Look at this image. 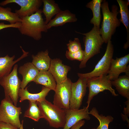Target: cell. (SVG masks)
<instances>
[{
	"mask_svg": "<svg viewBox=\"0 0 129 129\" xmlns=\"http://www.w3.org/2000/svg\"><path fill=\"white\" fill-rule=\"evenodd\" d=\"M125 104L126 107H124V113L125 115L128 117L129 115V99H127V101L125 102Z\"/></svg>",
	"mask_w": 129,
	"mask_h": 129,
	"instance_id": "d6a6232c",
	"label": "cell"
},
{
	"mask_svg": "<svg viewBox=\"0 0 129 129\" xmlns=\"http://www.w3.org/2000/svg\"><path fill=\"white\" fill-rule=\"evenodd\" d=\"M91 129H96V128H92Z\"/></svg>",
	"mask_w": 129,
	"mask_h": 129,
	"instance_id": "8d00e7d4",
	"label": "cell"
},
{
	"mask_svg": "<svg viewBox=\"0 0 129 129\" xmlns=\"http://www.w3.org/2000/svg\"><path fill=\"white\" fill-rule=\"evenodd\" d=\"M37 84L42 85L51 90L55 91L56 83L54 77L48 71H39L33 81Z\"/></svg>",
	"mask_w": 129,
	"mask_h": 129,
	"instance_id": "ffe728a7",
	"label": "cell"
},
{
	"mask_svg": "<svg viewBox=\"0 0 129 129\" xmlns=\"http://www.w3.org/2000/svg\"><path fill=\"white\" fill-rule=\"evenodd\" d=\"M18 65H15L12 71L7 75L0 80V85L3 88L5 97H9L16 106L18 92L21 81L17 76Z\"/></svg>",
	"mask_w": 129,
	"mask_h": 129,
	"instance_id": "8992f818",
	"label": "cell"
},
{
	"mask_svg": "<svg viewBox=\"0 0 129 129\" xmlns=\"http://www.w3.org/2000/svg\"><path fill=\"white\" fill-rule=\"evenodd\" d=\"M23 121L22 120V123L21 124V126L20 128V129H23Z\"/></svg>",
	"mask_w": 129,
	"mask_h": 129,
	"instance_id": "d590c367",
	"label": "cell"
},
{
	"mask_svg": "<svg viewBox=\"0 0 129 129\" xmlns=\"http://www.w3.org/2000/svg\"><path fill=\"white\" fill-rule=\"evenodd\" d=\"M20 107H17L9 97H5L0 105V122L9 123L18 129L21 125L19 116L21 114Z\"/></svg>",
	"mask_w": 129,
	"mask_h": 129,
	"instance_id": "5b68a950",
	"label": "cell"
},
{
	"mask_svg": "<svg viewBox=\"0 0 129 129\" xmlns=\"http://www.w3.org/2000/svg\"><path fill=\"white\" fill-rule=\"evenodd\" d=\"M87 80V78L79 77L76 82L72 83L70 104V108L79 109L86 92Z\"/></svg>",
	"mask_w": 129,
	"mask_h": 129,
	"instance_id": "30bf717a",
	"label": "cell"
},
{
	"mask_svg": "<svg viewBox=\"0 0 129 129\" xmlns=\"http://www.w3.org/2000/svg\"><path fill=\"white\" fill-rule=\"evenodd\" d=\"M77 21L75 15L69 10H61L56 15L54 18L46 24V28L48 30L53 27L62 26L66 23L75 22Z\"/></svg>",
	"mask_w": 129,
	"mask_h": 129,
	"instance_id": "2e32d148",
	"label": "cell"
},
{
	"mask_svg": "<svg viewBox=\"0 0 129 129\" xmlns=\"http://www.w3.org/2000/svg\"><path fill=\"white\" fill-rule=\"evenodd\" d=\"M102 0H93L88 3L86 7L90 9L92 11L93 17L90 21V23L95 26L100 28L101 21L100 12L101 4Z\"/></svg>",
	"mask_w": 129,
	"mask_h": 129,
	"instance_id": "cb8c5ba5",
	"label": "cell"
},
{
	"mask_svg": "<svg viewBox=\"0 0 129 129\" xmlns=\"http://www.w3.org/2000/svg\"><path fill=\"white\" fill-rule=\"evenodd\" d=\"M43 4L42 12L44 15L47 24L51 20L52 17L61 11L58 4L53 0H43Z\"/></svg>",
	"mask_w": 129,
	"mask_h": 129,
	"instance_id": "603a6c76",
	"label": "cell"
},
{
	"mask_svg": "<svg viewBox=\"0 0 129 129\" xmlns=\"http://www.w3.org/2000/svg\"><path fill=\"white\" fill-rule=\"evenodd\" d=\"M100 29L94 26L90 31L86 33L76 32L85 36L83 38L85 47L84 56L79 65L80 69L85 68L87 61L100 53V49L104 42L99 32Z\"/></svg>",
	"mask_w": 129,
	"mask_h": 129,
	"instance_id": "3957f363",
	"label": "cell"
},
{
	"mask_svg": "<svg viewBox=\"0 0 129 129\" xmlns=\"http://www.w3.org/2000/svg\"><path fill=\"white\" fill-rule=\"evenodd\" d=\"M27 87L24 89L20 88L19 91L18 96L20 97V102H22L25 100L29 101L41 102L45 100L46 97L50 91L49 89L43 86L41 91L37 93H31L29 92Z\"/></svg>",
	"mask_w": 129,
	"mask_h": 129,
	"instance_id": "ac0fdd59",
	"label": "cell"
},
{
	"mask_svg": "<svg viewBox=\"0 0 129 129\" xmlns=\"http://www.w3.org/2000/svg\"><path fill=\"white\" fill-rule=\"evenodd\" d=\"M70 69L69 66L63 64L62 61L60 59L56 58L51 59L48 71L52 75L57 84L66 79L67 73Z\"/></svg>",
	"mask_w": 129,
	"mask_h": 129,
	"instance_id": "4fadbf2b",
	"label": "cell"
},
{
	"mask_svg": "<svg viewBox=\"0 0 129 129\" xmlns=\"http://www.w3.org/2000/svg\"><path fill=\"white\" fill-rule=\"evenodd\" d=\"M11 11L10 8H4L0 6V21H7L10 24L21 22V19L19 16Z\"/></svg>",
	"mask_w": 129,
	"mask_h": 129,
	"instance_id": "4316f807",
	"label": "cell"
},
{
	"mask_svg": "<svg viewBox=\"0 0 129 129\" xmlns=\"http://www.w3.org/2000/svg\"><path fill=\"white\" fill-rule=\"evenodd\" d=\"M111 83L120 95L129 99V77L125 75L119 76L117 79L111 81Z\"/></svg>",
	"mask_w": 129,
	"mask_h": 129,
	"instance_id": "7402d4cb",
	"label": "cell"
},
{
	"mask_svg": "<svg viewBox=\"0 0 129 129\" xmlns=\"http://www.w3.org/2000/svg\"><path fill=\"white\" fill-rule=\"evenodd\" d=\"M122 117L123 120H124V121L126 120L127 121L128 124V126L129 127V120L128 118V117L126 115H123V114H122Z\"/></svg>",
	"mask_w": 129,
	"mask_h": 129,
	"instance_id": "836d02e7",
	"label": "cell"
},
{
	"mask_svg": "<svg viewBox=\"0 0 129 129\" xmlns=\"http://www.w3.org/2000/svg\"><path fill=\"white\" fill-rule=\"evenodd\" d=\"M21 48L23 54L16 60L13 61L15 55L11 57L7 55L4 57H0V80L10 73L12 66L15 63L27 56L28 52L25 51L21 47Z\"/></svg>",
	"mask_w": 129,
	"mask_h": 129,
	"instance_id": "e0dca14e",
	"label": "cell"
},
{
	"mask_svg": "<svg viewBox=\"0 0 129 129\" xmlns=\"http://www.w3.org/2000/svg\"><path fill=\"white\" fill-rule=\"evenodd\" d=\"M120 8L119 12L121 17L119 20L126 27L127 33V42L124 44V48L127 49L129 46V11L128 5L127 1L122 0H117Z\"/></svg>",
	"mask_w": 129,
	"mask_h": 129,
	"instance_id": "44dd1931",
	"label": "cell"
},
{
	"mask_svg": "<svg viewBox=\"0 0 129 129\" xmlns=\"http://www.w3.org/2000/svg\"><path fill=\"white\" fill-rule=\"evenodd\" d=\"M41 0H6L0 3V5L4 6L11 3H16L21 8L16 10L15 13L20 18L30 16L38 11L43 3Z\"/></svg>",
	"mask_w": 129,
	"mask_h": 129,
	"instance_id": "8fae6325",
	"label": "cell"
},
{
	"mask_svg": "<svg viewBox=\"0 0 129 129\" xmlns=\"http://www.w3.org/2000/svg\"><path fill=\"white\" fill-rule=\"evenodd\" d=\"M32 62L39 71L48 70L51 59L48 55V49L38 52L35 55H32Z\"/></svg>",
	"mask_w": 129,
	"mask_h": 129,
	"instance_id": "d6986e66",
	"label": "cell"
},
{
	"mask_svg": "<svg viewBox=\"0 0 129 129\" xmlns=\"http://www.w3.org/2000/svg\"><path fill=\"white\" fill-rule=\"evenodd\" d=\"M129 62V54L120 58L112 59L108 76L110 80L113 81L117 79L121 73H125Z\"/></svg>",
	"mask_w": 129,
	"mask_h": 129,
	"instance_id": "5bb4252c",
	"label": "cell"
},
{
	"mask_svg": "<svg viewBox=\"0 0 129 129\" xmlns=\"http://www.w3.org/2000/svg\"><path fill=\"white\" fill-rule=\"evenodd\" d=\"M42 13V10L39 9L30 16L20 18L21 25L18 28L20 32L36 40H40L42 37V32L48 31Z\"/></svg>",
	"mask_w": 129,
	"mask_h": 129,
	"instance_id": "6da1fadb",
	"label": "cell"
},
{
	"mask_svg": "<svg viewBox=\"0 0 129 129\" xmlns=\"http://www.w3.org/2000/svg\"><path fill=\"white\" fill-rule=\"evenodd\" d=\"M89 108L84 107L80 109L69 108L65 109L66 113V121L63 129H70L73 125L79 121L85 119H90L91 117L89 113Z\"/></svg>",
	"mask_w": 129,
	"mask_h": 129,
	"instance_id": "7c38bea8",
	"label": "cell"
},
{
	"mask_svg": "<svg viewBox=\"0 0 129 129\" xmlns=\"http://www.w3.org/2000/svg\"><path fill=\"white\" fill-rule=\"evenodd\" d=\"M111 81L107 75L87 78V87L89 89V93L86 103L89 108L91 102L93 97L101 92L105 90L109 91L114 96L118 95L112 87Z\"/></svg>",
	"mask_w": 129,
	"mask_h": 129,
	"instance_id": "52a82bcc",
	"label": "cell"
},
{
	"mask_svg": "<svg viewBox=\"0 0 129 129\" xmlns=\"http://www.w3.org/2000/svg\"><path fill=\"white\" fill-rule=\"evenodd\" d=\"M125 75L129 77V65L127 66V67L125 72Z\"/></svg>",
	"mask_w": 129,
	"mask_h": 129,
	"instance_id": "e575fe53",
	"label": "cell"
},
{
	"mask_svg": "<svg viewBox=\"0 0 129 129\" xmlns=\"http://www.w3.org/2000/svg\"><path fill=\"white\" fill-rule=\"evenodd\" d=\"M21 25V22H19L12 24H5L4 22L0 23V30L3 29L9 28L13 27L19 28Z\"/></svg>",
	"mask_w": 129,
	"mask_h": 129,
	"instance_id": "f546056e",
	"label": "cell"
},
{
	"mask_svg": "<svg viewBox=\"0 0 129 129\" xmlns=\"http://www.w3.org/2000/svg\"><path fill=\"white\" fill-rule=\"evenodd\" d=\"M38 106L50 126L63 128L66 121L65 109L60 108L46 99L37 102Z\"/></svg>",
	"mask_w": 129,
	"mask_h": 129,
	"instance_id": "277c9868",
	"label": "cell"
},
{
	"mask_svg": "<svg viewBox=\"0 0 129 129\" xmlns=\"http://www.w3.org/2000/svg\"><path fill=\"white\" fill-rule=\"evenodd\" d=\"M68 51L71 53L76 52L82 49L79 40L75 38L73 41L70 40L67 44Z\"/></svg>",
	"mask_w": 129,
	"mask_h": 129,
	"instance_id": "f1b7e54d",
	"label": "cell"
},
{
	"mask_svg": "<svg viewBox=\"0 0 129 129\" xmlns=\"http://www.w3.org/2000/svg\"><path fill=\"white\" fill-rule=\"evenodd\" d=\"M85 123L84 120H80L72 126L70 129H80L83 126Z\"/></svg>",
	"mask_w": 129,
	"mask_h": 129,
	"instance_id": "1f68e13d",
	"label": "cell"
},
{
	"mask_svg": "<svg viewBox=\"0 0 129 129\" xmlns=\"http://www.w3.org/2000/svg\"><path fill=\"white\" fill-rule=\"evenodd\" d=\"M29 108L25 112L24 117L28 118L36 122L38 121L41 118H44L38 106L37 102L29 101Z\"/></svg>",
	"mask_w": 129,
	"mask_h": 129,
	"instance_id": "d4e9b609",
	"label": "cell"
},
{
	"mask_svg": "<svg viewBox=\"0 0 129 129\" xmlns=\"http://www.w3.org/2000/svg\"><path fill=\"white\" fill-rule=\"evenodd\" d=\"M65 56L68 59L71 60H76L81 61L84 56V50L82 49L76 52L71 53L68 50L66 51Z\"/></svg>",
	"mask_w": 129,
	"mask_h": 129,
	"instance_id": "83f0119b",
	"label": "cell"
},
{
	"mask_svg": "<svg viewBox=\"0 0 129 129\" xmlns=\"http://www.w3.org/2000/svg\"><path fill=\"white\" fill-rule=\"evenodd\" d=\"M114 52L113 46L111 40L107 43L105 52L104 55L91 71L86 73H77L79 77L89 78L94 77L107 75L109 71Z\"/></svg>",
	"mask_w": 129,
	"mask_h": 129,
	"instance_id": "ba28073f",
	"label": "cell"
},
{
	"mask_svg": "<svg viewBox=\"0 0 129 129\" xmlns=\"http://www.w3.org/2000/svg\"><path fill=\"white\" fill-rule=\"evenodd\" d=\"M39 72L32 63H27L20 67L18 72L23 78L20 88L24 89L29 83L33 81Z\"/></svg>",
	"mask_w": 129,
	"mask_h": 129,
	"instance_id": "9a60e30c",
	"label": "cell"
},
{
	"mask_svg": "<svg viewBox=\"0 0 129 129\" xmlns=\"http://www.w3.org/2000/svg\"><path fill=\"white\" fill-rule=\"evenodd\" d=\"M101 8L103 16L101 27L99 31L104 43H107L111 40L112 35L115 32L116 28L120 25V22L117 17L119 12L118 7L115 5H113L111 11L109 9L108 2L103 0Z\"/></svg>",
	"mask_w": 129,
	"mask_h": 129,
	"instance_id": "7a4b0ae2",
	"label": "cell"
},
{
	"mask_svg": "<svg viewBox=\"0 0 129 129\" xmlns=\"http://www.w3.org/2000/svg\"><path fill=\"white\" fill-rule=\"evenodd\" d=\"M72 82L67 78L64 81L56 84L54 91L53 103L57 106L64 109L70 108Z\"/></svg>",
	"mask_w": 129,
	"mask_h": 129,
	"instance_id": "9c48e42d",
	"label": "cell"
},
{
	"mask_svg": "<svg viewBox=\"0 0 129 129\" xmlns=\"http://www.w3.org/2000/svg\"><path fill=\"white\" fill-rule=\"evenodd\" d=\"M0 129H18L10 124L0 122Z\"/></svg>",
	"mask_w": 129,
	"mask_h": 129,
	"instance_id": "4dcf8cb0",
	"label": "cell"
},
{
	"mask_svg": "<svg viewBox=\"0 0 129 129\" xmlns=\"http://www.w3.org/2000/svg\"><path fill=\"white\" fill-rule=\"evenodd\" d=\"M89 113L96 118L99 122V125L96 129H108L109 124L113 121L114 119L111 115L106 116L102 114H99L95 107L92 108Z\"/></svg>",
	"mask_w": 129,
	"mask_h": 129,
	"instance_id": "484cf974",
	"label": "cell"
}]
</instances>
